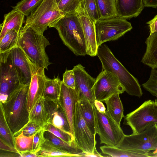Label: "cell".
<instances>
[{"label":"cell","mask_w":157,"mask_h":157,"mask_svg":"<svg viewBox=\"0 0 157 157\" xmlns=\"http://www.w3.org/2000/svg\"><path fill=\"white\" fill-rule=\"evenodd\" d=\"M29 86L20 84L9 94L4 103H0V108L14 136L21 132L29 121L27 101Z\"/></svg>","instance_id":"cell-1"},{"label":"cell","mask_w":157,"mask_h":157,"mask_svg":"<svg viewBox=\"0 0 157 157\" xmlns=\"http://www.w3.org/2000/svg\"><path fill=\"white\" fill-rule=\"evenodd\" d=\"M78 14H66L53 25L63 43L76 56L87 55L86 46Z\"/></svg>","instance_id":"cell-2"},{"label":"cell","mask_w":157,"mask_h":157,"mask_svg":"<svg viewBox=\"0 0 157 157\" xmlns=\"http://www.w3.org/2000/svg\"><path fill=\"white\" fill-rule=\"evenodd\" d=\"M97 56L101 63L102 70L114 74L129 95L139 98L143 95V92L138 79L115 57L107 45L103 44L99 46Z\"/></svg>","instance_id":"cell-3"},{"label":"cell","mask_w":157,"mask_h":157,"mask_svg":"<svg viewBox=\"0 0 157 157\" xmlns=\"http://www.w3.org/2000/svg\"><path fill=\"white\" fill-rule=\"evenodd\" d=\"M49 45V41L43 34L37 33L31 28L21 29L19 33L17 46L33 63L47 70L51 63L45 48Z\"/></svg>","instance_id":"cell-4"},{"label":"cell","mask_w":157,"mask_h":157,"mask_svg":"<svg viewBox=\"0 0 157 157\" xmlns=\"http://www.w3.org/2000/svg\"><path fill=\"white\" fill-rule=\"evenodd\" d=\"M64 15L56 0H43L39 6L27 17L22 29L30 27L43 34L48 27L52 28Z\"/></svg>","instance_id":"cell-5"},{"label":"cell","mask_w":157,"mask_h":157,"mask_svg":"<svg viewBox=\"0 0 157 157\" xmlns=\"http://www.w3.org/2000/svg\"><path fill=\"white\" fill-rule=\"evenodd\" d=\"M111 147L115 150L134 152L148 156V153L151 151H157L156 124L139 134H124L117 145Z\"/></svg>","instance_id":"cell-6"},{"label":"cell","mask_w":157,"mask_h":157,"mask_svg":"<svg viewBox=\"0 0 157 157\" xmlns=\"http://www.w3.org/2000/svg\"><path fill=\"white\" fill-rule=\"evenodd\" d=\"M124 124L129 126L133 134L140 133L157 124V104L151 100L124 117Z\"/></svg>","instance_id":"cell-7"},{"label":"cell","mask_w":157,"mask_h":157,"mask_svg":"<svg viewBox=\"0 0 157 157\" xmlns=\"http://www.w3.org/2000/svg\"><path fill=\"white\" fill-rule=\"evenodd\" d=\"M132 29L130 22L117 16L97 21L95 29L98 47L106 42L118 39Z\"/></svg>","instance_id":"cell-8"},{"label":"cell","mask_w":157,"mask_h":157,"mask_svg":"<svg viewBox=\"0 0 157 157\" xmlns=\"http://www.w3.org/2000/svg\"><path fill=\"white\" fill-rule=\"evenodd\" d=\"M93 108L95 132L99 136L100 144L111 146L117 145L124 135L120 126L118 125L106 112H100L94 105Z\"/></svg>","instance_id":"cell-9"},{"label":"cell","mask_w":157,"mask_h":157,"mask_svg":"<svg viewBox=\"0 0 157 157\" xmlns=\"http://www.w3.org/2000/svg\"><path fill=\"white\" fill-rule=\"evenodd\" d=\"M79 100L76 104L74 118L75 140L78 148L83 152L92 153L96 147V134L92 133L83 119Z\"/></svg>","instance_id":"cell-10"},{"label":"cell","mask_w":157,"mask_h":157,"mask_svg":"<svg viewBox=\"0 0 157 157\" xmlns=\"http://www.w3.org/2000/svg\"><path fill=\"white\" fill-rule=\"evenodd\" d=\"M94 89L96 99L104 102L113 94H122L125 89L112 73L102 70L95 79Z\"/></svg>","instance_id":"cell-11"},{"label":"cell","mask_w":157,"mask_h":157,"mask_svg":"<svg viewBox=\"0 0 157 157\" xmlns=\"http://www.w3.org/2000/svg\"><path fill=\"white\" fill-rule=\"evenodd\" d=\"M10 50L0 53V94L8 95L21 84L10 56Z\"/></svg>","instance_id":"cell-12"},{"label":"cell","mask_w":157,"mask_h":157,"mask_svg":"<svg viewBox=\"0 0 157 157\" xmlns=\"http://www.w3.org/2000/svg\"><path fill=\"white\" fill-rule=\"evenodd\" d=\"M29 59L32 73L27 101L29 113L37 100L42 97L45 82L48 78L45 75L44 68L36 65L29 58Z\"/></svg>","instance_id":"cell-13"},{"label":"cell","mask_w":157,"mask_h":157,"mask_svg":"<svg viewBox=\"0 0 157 157\" xmlns=\"http://www.w3.org/2000/svg\"><path fill=\"white\" fill-rule=\"evenodd\" d=\"M72 70L75 77V88L80 98H84L93 104L96 100L94 89L95 79L89 75L81 64L75 66Z\"/></svg>","instance_id":"cell-14"},{"label":"cell","mask_w":157,"mask_h":157,"mask_svg":"<svg viewBox=\"0 0 157 157\" xmlns=\"http://www.w3.org/2000/svg\"><path fill=\"white\" fill-rule=\"evenodd\" d=\"M80 98L79 93L75 88L73 89L67 87L62 81L59 100L68 121L70 132L73 136L74 118L76 104Z\"/></svg>","instance_id":"cell-15"},{"label":"cell","mask_w":157,"mask_h":157,"mask_svg":"<svg viewBox=\"0 0 157 157\" xmlns=\"http://www.w3.org/2000/svg\"><path fill=\"white\" fill-rule=\"evenodd\" d=\"M10 55L20 84L29 85L32 73L28 58L17 46L10 50Z\"/></svg>","instance_id":"cell-16"},{"label":"cell","mask_w":157,"mask_h":157,"mask_svg":"<svg viewBox=\"0 0 157 157\" xmlns=\"http://www.w3.org/2000/svg\"><path fill=\"white\" fill-rule=\"evenodd\" d=\"M44 101L48 123L64 131L70 132L69 124L59 99H44Z\"/></svg>","instance_id":"cell-17"},{"label":"cell","mask_w":157,"mask_h":157,"mask_svg":"<svg viewBox=\"0 0 157 157\" xmlns=\"http://www.w3.org/2000/svg\"><path fill=\"white\" fill-rule=\"evenodd\" d=\"M78 16L83 31L86 46L87 55L92 57L96 56L98 47L96 38L95 22L86 15L82 9L78 14Z\"/></svg>","instance_id":"cell-18"},{"label":"cell","mask_w":157,"mask_h":157,"mask_svg":"<svg viewBox=\"0 0 157 157\" xmlns=\"http://www.w3.org/2000/svg\"><path fill=\"white\" fill-rule=\"evenodd\" d=\"M117 17L126 19L136 17L145 7L143 0H116Z\"/></svg>","instance_id":"cell-19"},{"label":"cell","mask_w":157,"mask_h":157,"mask_svg":"<svg viewBox=\"0 0 157 157\" xmlns=\"http://www.w3.org/2000/svg\"><path fill=\"white\" fill-rule=\"evenodd\" d=\"M25 16L22 13L15 9L5 14L3 22L0 25V40L11 29H15L20 32L25 22Z\"/></svg>","instance_id":"cell-20"},{"label":"cell","mask_w":157,"mask_h":157,"mask_svg":"<svg viewBox=\"0 0 157 157\" xmlns=\"http://www.w3.org/2000/svg\"><path fill=\"white\" fill-rule=\"evenodd\" d=\"M146 49L141 62L151 69H157V32L150 33L145 42Z\"/></svg>","instance_id":"cell-21"},{"label":"cell","mask_w":157,"mask_h":157,"mask_svg":"<svg viewBox=\"0 0 157 157\" xmlns=\"http://www.w3.org/2000/svg\"><path fill=\"white\" fill-rule=\"evenodd\" d=\"M119 95V93L113 94L104 102L107 107L106 113L118 125L120 126L121 121L125 116Z\"/></svg>","instance_id":"cell-22"},{"label":"cell","mask_w":157,"mask_h":157,"mask_svg":"<svg viewBox=\"0 0 157 157\" xmlns=\"http://www.w3.org/2000/svg\"><path fill=\"white\" fill-rule=\"evenodd\" d=\"M29 122L35 123L42 128L48 124L44 99L41 97L37 100L29 112Z\"/></svg>","instance_id":"cell-23"},{"label":"cell","mask_w":157,"mask_h":157,"mask_svg":"<svg viewBox=\"0 0 157 157\" xmlns=\"http://www.w3.org/2000/svg\"><path fill=\"white\" fill-rule=\"evenodd\" d=\"M79 101L80 110L83 119L92 133L96 134L93 104L83 98H80Z\"/></svg>","instance_id":"cell-24"},{"label":"cell","mask_w":157,"mask_h":157,"mask_svg":"<svg viewBox=\"0 0 157 157\" xmlns=\"http://www.w3.org/2000/svg\"><path fill=\"white\" fill-rule=\"evenodd\" d=\"M44 136L46 140L60 149L70 153L82 155V157L83 152L78 148L75 140L68 143L48 131L44 132Z\"/></svg>","instance_id":"cell-25"},{"label":"cell","mask_w":157,"mask_h":157,"mask_svg":"<svg viewBox=\"0 0 157 157\" xmlns=\"http://www.w3.org/2000/svg\"><path fill=\"white\" fill-rule=\"evenodd\" d=\"M38 157H82L78 154L67 152L56 146L46 139L38 153Z\"/></svg>","instance_id":"cell-26"},{"label":"cell","mask_w":157,"mask_h":157,"mask_svg":"<svg viewBox=\"0 0 157 157\" xmlns=\"http://www.w3.org/2000/svg\"><path fill=\"white\" fill-rule=\"evenodd\" d=\"M62 81L57 77L52 79L47 78L45 84L42 97L44 99H59Z\"/></svg>","instance_id":"cell-27"},{"label":"cell","mask_w":157,"mask_h":157,"mask_svg":"<svg viewBox=\"0 0 157 157\" xmlns=\"http://www.w3.org/2000/svg\"><path fill=\"white\" fill-rule=\"evenodd\" d=\"M95 1L101 19L117 16L116 0H95Z\"/></svg>","instance_id":"cell-28"},{"label":"cell","mask_w":157,"mask_h":157,"mask_svg":"<svg viewBox=\"0 0 157 157\" xmlns=\"http://www.w3.org/2000/svg\"><path fill=\"white\" fill-rule=\"evenodd\" d=\"M19 33L15 29L6 33L0 40V53L10 50L17 46Z\"/></svg>","instance_id":"cell-29"},{"label":"cell","mask_w":157,"mask_h":157,"mask_svg":"<svg viewBox=\"0 0 157 157\" xmlns=\"http://www.w3.org/2000/svg\"><path fill=\"white\" fill-rule=\"evenodd\" d=\"M34 135L27 136H24L21 132L14 136L15 147L19 152L20 155L26 152L32 151Z\"/></svg>","instance_id":"cell-30"},{"label":"cell","mask_w":157,"mask_h":157,"mask_svg":"<svg viewBox=\"0 0 157 157\" xmlns=\"http://www.w3.org/2000/svg\"><path fill=\"white\" fill-rule=\"evenodd\" d=\"M82 0H60L57 3L58 7L64 16L70 13H79L81 10Z\"/></svg>","instance_id":"cell-31"},{"label":"cell","mask_w":157,"mask_h":157,"mask_svg":"<svg viewBox=\"0 0 157 157\" xmlns=\"http://www.w3.org/2000/svg\"><path fill=\"white\" fill-rule=\"evenodd\" d=\"M43 0H22L15 6H12L27 17L31 14L40 4Z\"/></svg>","instance_id":"cell-32"},{"label":"cell","mask_w":157,"mask_h":157,"mask_svg":"<svg viewBox=\"0 0 157 157\" xmlns=\"http://www.w3.org/2000/svg\"><path fill=\"white\" fill-rule=\"evenodd\" d=\"M0 137L10 145L15 147L14 137L5 117L3 111L0 108Z\"/></svg>","instance_id":"cell-33"},{"label":"cell","mask_w":157,"mask_h":157,"mask_svg":"<svg viewBox=\"0 0 157 157\" xmlns=\"http://www.w3.org/2000/svg\"><path fill=\"white\" fill-rule=\"evenodd\" d=\"M81 9L86 15L95 22L101 19L95 0H82Z\"/></svg>","instance_id":"cell-34"},{"label":"cell","mask_w":157,"mask_h":157,"mask_svg":"<svg viewBox=\"0 0 157 157\" xmlns=\"http://www.w3.org/2000/svg\"><path fill=\"white\" fill-rule=\"evenodd\" d=\"M44 132L48 131L52 133L56 136L69 143L75 141L74 136L69 132L64 131L48 123L43 128Z\"/></svg>","instance_id":"cell-35"},{"label":"cell","mask_w":157,"mask_h":157,"mask_svg":"<svg viewBox=\"0 0 157 157\" xmlns=\"http://www.w3.org/2000/svg\"><path fill=\"white\" fill-rule=\"evenodd\" d=\"M143 87L157 98V70L151 69L148 80L142 84Z\"/></svg>","instance_id":"cell-36"},{"label":"cell","mask_w":157,"mask_h":157,"mask_svg":"<svg viewBox=\"0 0 157 157\" xmlns=\"http://www.w3.org/2000/svg\"><path fill=\"white\" fill-rule=\"evenodd\" d=\"M44 132L43 128L35 134L33 140V152L38 153L42 145L46 141Z\"/></svg>","instance_id":"cell-37"},{"label":"cell","mask_w":157,"mask_h":157,"mask_svg":"<svg viewBox=\"0 0 157 157\" xmlns=\"http://www.w3.org/2000/svg\"><path fill=\"white\" fill-rule=\"evenodd\" d=\"M43 128L37 124L28 122L24 127L21 132L24 136H29L34 135Z\"/></svg>","instance_id":"cell-38"},{"label":"cell","mask_w":157,"mask_h":157,"mask_svg":"<svg viewBox=\"0 0 157 157\" xmlns=\"http://www.w3.org/2000/svg\"><path fill=\"white\" fill-rule=\"evenodd\" d=\"M62 82L67 87L75 89V82L74 73L73 70H66L63 75Z\"/></svg>","instance_id":"cell-39"},{"label":"cell","mask_w":157,"mask_h":157,"mask_svg":"<svg viewBox=\"0 0 157 157\" xmlns=\"http://www.w3.org/2000/svg\"><path fill=\"white\" fill-rule=\"evenodd\" d=\"M0 149L1 150L13 152L20 155L19 152L14 147L10 145L1 137L0 138Z\"/></svg>","instance_id":"cell-40"},{"label":"cell","mask_w":157,"mask_h":157,"mask_svg":"<svg viewBox=\"0 0 157 157\" xmlns=\"http://www.w3.org/2000/svg\"><path fill=\"white\" fill-rule=\"evenodd\" d=\"M147 24L149 28L150 33L157 32V14Z\"/></svg>","instance_id":"cell-41"},{"label":"cell","mask_w":157,"mask_h":157,"mask_svg":"<svg viewBox=\"0 0 157 157\" xmlns=\"http://www.w3.org/2000/svg\"><path fill=\"white\" fill-rule=\"evenodd\" d=\"M93 104L100 112L103 113L106 112V108L102 101L96 99Z\"/></svg>","instance_id":"cell-42"},{"label":"cell","mask_w":157,"mask_h":157,"mask_svg":"<svg viewBox=\"0 0 157 157\" xmlns=\"http://www.w3.org/2000/svg\"><path fill=\"white\" fill-rule=\"evenodd\" d=\"M105 156L102 155L99 153L96 150L95 147L92 153L83 152L82 154V157H102Z\"/></svg>","instance_id":"cell-43"},{"label":"cell","mask_w":157,"mask_h":157,"mask_svg":"<svg viewBox=\"0 0 157 157\" xmlns=\"http://www.w3.org/2000/svg\"><path fill=\"white\" fill-rule=\"evenodd\" d=\"M145 7L157 8V0H143Z\"/></svg>","instance_id":"cell-44"},{"label":"cell","mask_w":157,"mask_h":157,"mask_svg":"<svg viewBox=\"0 0 157 157\" xmlns=\"http://www.w3.org/2000/svg\"><path fill=\"white\" fill-rule=\"evenodd\" d=\"M38 152L29 151L21 154L20 157H38Z\"/></svg>","instance_id":"cell-45"},{"label":"cell","mask_w":157,"mask_h":157,"mask_svg":"<svg viewBox=\"0 0 157 157\" xmlns=\"http://www.w3.org/2000/svg\"><path fill=\"white\" fill-rule=\"evenodd\" d=\"M0 157H20V155L17 153L9 152H0Z\"/></svg>","instance_id":"cell-46"},{"label":"cell","mask_w":157,"mask_h":157,"mask_svg":"<svg viewBox=\"0 0 157 157\" xmlns=\"http://www.w3.org/2000/svg\"><path fill=\"white\" fill-rule=\"evenodd\" d=\"M148 157H157V152H149L147 153Z\"/></svg>","instance_id":"cell-47"},{"label":"cell","mask_w":157,"mask_h":157,"mask_svg":"<svg viewBox=\"0 0 157 157\" xmlns=\"http://www.w3.org/2000/svg\"><path fill=\"white\" fill-rule=\"evenodd\" d=\"M57 4L60 1V0H56Z\"/></svg>","instance_id":"cell-48"},{"label":"cell","mask_w":157,"mask_h":157,"mask_svg":"<svg viewBox=\"0 0 157 157\" xmlns=\"http://www.w3.org/2000/svg\"><path fill=\"white\" fill-rule=\"evenodd\" d=\"M155 101L156 103L157 104V98H156V99H155Z\"/></svg>","instance_id":"cell-49"},{"label":"cell","mask_w":157,"mask_h":157,"mask_svg":"<svg viewBox=\"0 0 157 157\" xmlns=\"http://www.w3.org/2000/svg\"><path fill=\"white\" fill-rule=\"evenodd\" d=\"M156 125H157V124H156Z\"/></svg>","instance_id":"cell-50"},{"label":"cell","mask_w":157,"mask_h":157,"mask_svg":"<svg viewBox=\"0 0 157 157\" xmlns=\"http://www.w3.org/2000/svg\"></svg>","instance_id":"cell-51"}]
</instances>
